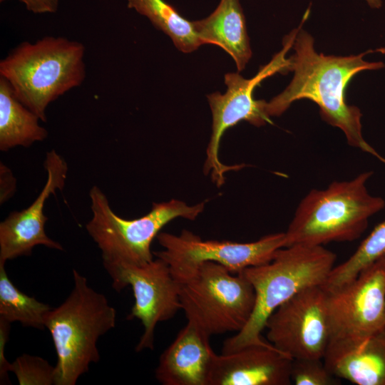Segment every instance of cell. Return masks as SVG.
<instances>
[{"mask_svg":"<svg viewBox=\"0 0 385 385\" xmlns=\"http://www.w3.org/2000/svg\"><path fill=\"white\" fill-rule=\"evenodd\" d=\"M38 116L16 96L9 82L0 76V150L29 147L48 136Z\"/></svg>","mask_w":385,"mask_h":385,"instance_id":"obj_18","label":"cell"},{"mask_svg":"<svg viewBox=\"0 0 385 385\" xmlns=\"http://www.w3.org/2000/svg\"><path fill=\"white\" fill-rule=\"evenodd\" d=\"M1 203L2 204L14 194L16 180L11 170L4 164L0 165Z\"/></svg>","mask_w":385,"mask_h":385,"instance_id":"obj_26","label":"cell"},{"mask_svg":"<svg viewBox=\"0 0 385 385\" xmlns=\"http://www.w3.org/2000/svg\"><path fill=\"white\" fill-rule=\"evenodd\" d=\"M366 1L369 5V6L373 9H379L382 5L381 0H366Z\"/></svg>","mask_w":385,"mask_h":385,"instance_id":"obj_27","label":"cell"},{"mask_svg":"<svg viewBox=\"0 0 385 385\" xmlns=\"http://www.w3.org/2000/svg\"><path fill=\"white\" fill-rule=\"evenodd\" d=\"M192 24L202 45L220 46L233 58L238 72L245 69L252 51L240 0H220L210 15Z\"/></svg>","mask_w":385,"mask_h":385,"instance_id":"obj_17","label":"cell"},{"mask_svg":"<svg viewBox=\"0 0 385 385\" xmlns=\"http://www.w3.org/2000/svg\"><path fill=\"white\" fill-rule=\"evenodd\" d=\"M325 290L330 342H358L385 329V257Z\"/></svg>","mask_w":385,"mask_h":385,"instance_id":"obj_9","label":"cell"},{"mask_svg":"<svg viewBox=\"0 0 385 385\" xmlns=\"http://www.w3.org/2000/svg\"><path fill=\"white\" fill-rule=\"evenodd\" d=\"M5 264L0 263V317L10 323L42 329L44 317L51 307L18 289L8 277Z\"/></svg>","mask_w":385,"mask_h":385,"instance_id":"obj_20","label":"cell"},{"mask_svg":"<svg viewBox=\"0 0 385 385\" xmlns=\"http://www.w3.org/2000/svg\"><path fill=\"white\" fill-rule=\"evenodd\" d=\"M92 217L86 228L101 251L104 267L109 274L127 265H143L153 260L151 244L162 228L173 220H195L204 210L206 201L188 205L172 199L153 202L146 215L133 220L119 217L96 185L89 192Z\"/></svg>","mask_w":385,"mask_h":385,"instance_id":"obj_6","label":"cell"},{"mask_svg":"<svg viewBox=\"0 0 385 385\" xmlns=\"http://www.w3.org/2000/svg\"><path fill=\"white\" fill-rule=\"evenodd\" d=\"M43 166L47 180L38 196L28 207L11 212L0 223V263L29 256L37 245L63 250L59 242L51 239L46 233L45 224L48 217L43 213V208L49 196L63 188L68 165L65 160L52 150L46 153Z\"/></svg>","mask_w":385,"mask_h":385,"instance_id":"obj_13","label":"cell"},{"mask_svg":"<svg viewBox=\"0 0 385 385\" xmlns=\"http://www.w3.org/2000/svg\"><path fill=\"white\" fill-rule=\"evenodd\" d=\"M267 337L292 359H323L330 342L327 292L307 287L282 304L265 323Z\"/></svg>","mask_w":385,"mask_h":385,"instance_id":"obj_11","label":"cell"},{"mask_svg":"<svg viewBox=\"0 0 385 385\" xmlns=\"http://www.w3.org/2000/svg\"><path fill=\"white\" fill-rule=\"evenodd\" d=\"M163 250L154 252L169 265L174 277L190 272L205 262L220 264L234 274L264 265L286 246L285 232L267 235L251 242L204 240L188 230L180 235L160 232L157 235Z\"/></svg>","mask_w":385,"mask_h":385,"instance_id":"obj_10","label":"cell"},{"mask_svg":"<svg viewBox=\"0 0 385 385\" xmlns=\"http://www.w3.org/2000/svg\"><path fill=\"white\" fill-rule=\"evenodd\" d=\"M10 322L0 317V384H10L8 379L10 364L5 357V345L9 338Z\"/></svg>","mask_w":385,"mask_h":385,"instance_id":"obj_24","label":"cell"},{"mask_svg":"<svg viewBox=\"0 0 385 385\" xmlns=\"http://www.w3.org/2000/svg\"><path fill=\"white\" fill-rule=\"evenodd\" d=\"M181 309L188 322L209 336L239 332L247 324L255 305V292L242 272L205 262L180 277Z\"/></svg>","mask_w":385,"mask_h":385,"instance_id":"obj_7","label":"cell"},{"mask_svg":"<svg viewBox=\"0 0 385 385\" xmlns=\"http://www.w3.org/2000/svg\"><path fill=\"white\" fill-rule=\"evenodd\" d=\"M309 11L298 27L292 46L294 53L289 57V71L294 72V76L282 93L266 103L267 115L279 116L293 102L309 99L319 107L320 115L325 122L344 132L351 146L385 162L363 138L361 113L358 107L346 103L344 95L346 86L356 73L380 69L384 63L364 60V56L372 50L347 56L317 53L313 37L302 28Z\"/></svg>","mask_w":385,"mask_h":385,"instance_id":"obj_1","label":"cell"},{"mask_svg":"<svg viewBox=\"0 0 385 385\" xmlns=\"http://www.w3.org/2000/svg\"><path fill=\"white\" fill-rule=\"evenodd\" d=\"M373 52H379V53H381L382 54H385V47H381V48H376V49L374 50Z\"/></svg>","mask_w":385,"mask_h":385,"instance_id":"obj_28","label":"cell"},{"mask_svg":"<svg viewBox=\"0 0 385 385\" xmlns=\"http://www.w3.org/2000/svg\"><path fill=\"white\" fill-rule=\"evenodd\" d=\"M108 274L115 291L132 288L135 302L128 319L137 318L143 326L135 351L153 349L157 324L172 319L181 309L178 282L169 265L157 257L143 265L120 267Z\"/></svg>","mask_w":385,"mask_h":385,"instance_id":"obj_12","label":"cell"},{"mask_svg":"<svg viewBox=\"0 0 385 385\" xmlns=\"http://www.w3.org/2000/svg\"><path fill=\"white\" fill-rule=\"evenodd\" d=\"M372 171L349 180L334 181L324 190H312L297 206L285 232L286 246H324L354 241L363 234L369 220L385 207V200L366 188Z\"/></svg>","mask_w":385,"mask_h":385,"instance_id":"obj_4","label":"cell"},{"mask_svg":"<svg viewBox=\"0 0 385 385\" xmlns=\"http://www.w3.org/2000/svg\"><path fill=\"white\" fill-rule=\"evenodd\" d=\"M298 28L294 29L283 39V48L266 65L261 66L252 78L246 79L238 73H227L225 76L227 91L222 94L215 92L207 96L212 111V134L206 150V159L203 166L205 175L210 174L212 181L221 187L225 181V174L230 170H237L244 165H224L220 160L219 149L224 133L239 122L245 120L255 126L271 123L266 113L265 100L253 98L255 88L266 78L277 73L289 71L290 60L286 53L292 48Z\"/></svg>","mask_w":385,"mask_h":385,"instance_id":"obj_8","label":"cell"},{"mask_svg":"<svg viewBox=\"0 0 385 385\" xmlns=\"http://www.w3.org/2000/svg\"><path fill=\"white\" fill-rule=\"evenodd\" d=\"M292 359L270 342L216 355L210 385H289Z\"/></svg>","mask_w":385,"mask_h":385,"instance_id":"obj_14","label":"cell"},{"mask_svg":"<svg viewBox=\"0 0 385 385\" xmlns=\"http://www.w3.org/2000/svg\"><path fill=\"white\" fill-rule=\"evenodd\" d=\"M210 336L188 322L160 356L155 371L163 385H210L216 356Z\"/></svg>","mask_w":385,"mask_h":385,"instance_id":"obj_15","label":"cell"},{"mask_svg":"<svg viewBox=\"0 0 385 385\" xmlns=\"http://www.w3.org/2000/svg\"><path fill=\"white\" fill-rule=\"evenodd\" d=\"M74 286L58 307L45 315L44 326L57 354L55 385H74L100 360L97 342L115 326L116 311L106 297L73 270Z\"/></svg>","mask_w":385,"mask_h":385,"instance_id":"obj_5","label":"cell"},{"mask_svg":"<svg viewBox=\"0 0 385 385\" xmlns=\"http://www.w3.org/2000/svg\"><path fill=\"white\" fill-rule=\"evenodd\" d=\"M385 257V220L377 225L354 254L334 266L322 287L330 289L353 280L365 268Z\"/></svg>","mask_w":385,"mask_h":385,"instance_id":"obj_21","label":"cell"},{"mask_svg":"<svg viewBox=\"0 0 385 385\" xmlns=\"http://www.w3.org/2000/svg\"><path fill=\"white\" fill-rule=\"evenodd\" d=\"M85 46L61 36L24 41L0 61V76L17 98L46 121L48 105L86 78Z\"/></svg>","mask_w":385,"mask_h":385,"instance_id":"obj_3","label":"cell"},{"mask_svg":"<svg viewBox=\"0 0 385 385\" xmlns=\"http://www.w3.org/2000/svg\"><path fill=\"white\" fill-rule=\"evenodd\" d=\"M336 259L324 246L292 245L279 249L269 262L244 270L255 292V308L246 326L224 342L222 353L267 342L261 332L271 314L303 289L323 285Z\"/></svg>","mask_w":385,"mask_h":385,"instance_id":"obj_2","label":"cell"},{"mask_svg":"<svg viewBox=\"0 0 385 385\" xmlns=\"http://www.w3.org/2000/svg\"><path fill=\"white\" fill-rule=\"evenodd\" d=\"M291 379L295 385H339L341 379L334 375L323 359H292Z\"/></svg>","mask_w":385,"mask_h":385,"instance_id":"obj_23","label":"cell"},{"mask_svg":"<svg viewBox=\"0 0 385 385\" xmlns=\"http://www.w3.org/2000/svg\"><path fill=\"white\" fill-rule=\"evenodd\" d=\"M5 0H0L1 2ZM26 9L35 14H54L59 6V0H18Z\"/></svg>","mask_w":385,"mask_h":385,"instance_id":"obj_25","label":"cell"},{"mask_svg":"<svg viewBox=\"0 0 385 385\" xmlns=\"http://www.w3.org/2000/svg\"><path fill=\"white\" fill-rule=\"evenodd\" d=\"M129 9L148 18L158 30L167 34L176 48L185 53L197 49L202 43L192 21L184 18L164 0H127Z\"/></svg>","mask_w":385,"mask_h":385,"instance_id":"obj_19","label":"cell"},{"mask_svg":"<svg viewBox=\"0 0 385 385\" xmlns=\"http://www.w3.org/2000/svg\"><path fill=\"white\" fill-rule=\"evenodd\" d=\"M323 361L341 379L357 385H385V329L358 342H330Z\"/></svg>","mask_w":385,"mask_h":385,"instance_id":"obj_16","label":"cell"},{"mask_svg":"<svg viewBox=\"0 0 385 385\" xmlns=\"http://www.w3.org/2000/svg\"><path fill=\"white\" fill-rule=\"evenodd\" d=\"M20 385H52L56 382V368L46 359L24 354L10 364Z\"/></svg>","mask_w":385,"mask_h":385,"instance_id":"obj_22","label":"cell"}]
</instances>
